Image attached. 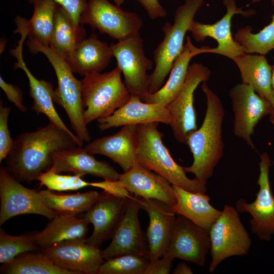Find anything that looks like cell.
Here are the masks:
<instances>
[{
  "instance_id": "6da1fadb",
  "label": "cell",
  "mask_w": 274,
  "mask_h": 274,
  "mask_svg": "<svg viewBox=\"0 0 274 274\" xmlns=\"http://www.w3.org/2000/svg\"><path fill=\"white\" fill-rule=\"evenodd\" d=\"M75 146H78L71 135L49 122L16 138L5 159L6 167L19 181L30 183L51 168L57 152Z\"/></svg>"
},
{
  "instance_id": "7a4b0ae2",
  "label": "cell",
  "mask_w": 274,
  "mask_h": 274,
  "mask_svg": "<svg viewBox=\"0 0 274 274\" xmlns=\"http://www.w3.org/2000/svg\"><path fill=\"white\" fill-rule=\"evenodd\" d=\"M201 89L206 98L205 116L201 126L188 138L187 145L192 154L193 161L184 169L206 185L223 156L222 125L225 112L220 98L206 82L202 83Z\"/></svg>"
},
{
  "instance_id": "3957f363",
  "label": "cell",
  "mask_w": 274,
  "mask_h": 274,
  "mask_svg": "<svg viewBox=\"0 0 274 274\" xmlns=\"http://www.w3.org/2000/svg\"><path fill=\"white\" fill-rule=\"evenodd\" d=\"M158 122L138 124V161L149 169L166 179L172 185L189 191L206 193L207 186L195 178L186 176L163 144V134L158 129Z\"/></svg>"
},
{
  "instance_id": "277c9868",
  "label": "cell",
  "mask_w": 274,
  "mask_h": 274,
  "mask_svg": "<svg viewBox=\"0 0 274 274\" xmlns=\"http://www.w3.org/2000/svg\"><path fill=\"white\" fill-rule=\"evenodd\" d=\"M26 44L32 53L44 54L52 65L58 83L53 100L64 109L77 137L83 143H89L90 136L83 120L81 80L74 76L65 59L50 46H45L31 38Z\"/></svg>"
},
{
  "instance_id": "5b68a950",
  "label": "cell",
  "mask_w": 274,
  "mask_h": 274,
  "mask_svg": "<svg viewBox=\"0 0 274 274\" xmlns=\"http://www.w3.org/2000/svg\"><path fill=\"white\" fill-rule=\"evenodd\" d=\"M204 1L185 0L175 12L173 23L166 22L163 25V38L153 52L155 67L149 75V93L156 92L163 86L175 60L184 49L186 33Z\"/></svg>"
},
{
  "instance_id": "8992f818",
  "label": "cell",
  "mask_w": 274,
  "mask_h": 274,
  "mask_svg": "<svg viewBox=\"0 0 274 274\" xmlns=\"http://www.w3.org/2000/svg\"><path fill=\"white\" fill-rule=\"evenodd\" d=\"M117 66L110 72L86 75L81 80L83 120L87 126L95 120L112 115L124 105L131 94Z\"/></svg>"
},
{
  "instance_id": "52a82bcc",
  "label": "cell",
  "mask_w": 274,
  "mask_h": 274,
  "mask_svg": "<svg viewBox=\"0 0 274 274\" xmlns=\"http://www.w3.org/2000/svg\"><path fill=\"white\" fill-rule=\"evenodd\" d=\"M236 209L225 204L209 230L211 261L209 270L213 273L225 259L247 255L251 239L243 224Z\"/></svg>"
},
{
  "instance_id": "ba28073f",
  "label": "cell",
  "mask_w": 274,
  "mask_h": 274,
  "mask_svg": "<svg viewBox=\"0 0 274 274\" xmlns=\"http://www.w3.org/2000/svg\"><path fill=\"white\" fill-rule=\"evenodd\" d=\"M79 22L118 41L139 33L143 26L136 13L124 11L108 0H88Z\"/></svg>"
},
{
  "instance_id": "9c48e42d",
  "label": "cell",
  "mask_w": 274,
  "mask_h": 274,
  "mask_svg": "<svg viewBox=\"0 0 274 274\" xmlns=\"http://www.w3.org/2000/svg\"><path fill=\"white\" fill-rule=\"evenodd\" d=\"M211 71L200 63L189 65L187 77L178 96L166 107L169 111L175 139L187 145L189 136L197 129L194 107V93L197 86L210 78Z\"/></svg>"
},
{
  "instance_id": "30bf717a",
  "label": "cell",
  "mask_w": 274,
  "mask_h": 274,
  "mask_svg": "<svg viewBox=\"0 0 274 274\" xmlns=\"http://www.w3.org/2000/svg\"><path fill=\"white\" fill-rule=\"evenodd\" d=\"M143 43L139 33L110 45L126 88L131 95L141 100L149 93L147 71L152 69L154 62L146 55Z\"/></svg>"
},
{
  "instance_id": "8fae6325",
  "label": "cell",
  "mask_w": 274,
  "mask_h": 274,
  "mask_svg": "<svg viewBox=\"0 0 274 274\" xmlns=\"http://www.w3.org/2000/svg\"><path fill=\"white\" fill-rule=\"evenodd\" d=\"M0 225L13 217L38 214L51 220L57 214L42 199L39 191L28 188L20 183L6 167H0Z\"/></svg>"
},
{
  "instance_id": "7c38bea8",
  "label": "cell",
  "mask_w": 274,
  "mask_h": 274,
  "mask_svg": "<svg viewBox=\"0 0 274 274\" xmlns=\"http://www.w3.org/2000/svg\"><path fill=\"white\" fill-rule=\"evenodd\" d=\"M259 175L257 182L259 190L255 200L248 203L244 198L238 199L235 208L239 213L247 212L251 216V232L261 241H269L274 235V197L269 180L271 161L267 153L260 155Z\"/></svg>"
},
{
  "instance_id": "4fadbf2b",
  "label": "cell",
  "mask_w": 274,
  "mask_h": 274,
  "mask_svg": "<svg viewBox=\"0 0 274 274\" xmlns=\"http://www.w3.org/2000/svg\"><path fill=\"white\" fill-rule=\"evenodd\" d=\"M229 94L234 115L233 133L255 149L252 135L259 121L269 115L271 104L251 86L242 82L232 87Z\"/></svg>"
},
{
  "instance_id": "5bb4252c",
  "label": "cell",
  "mask_w": 274,
  "mask_h": 274,
  "mask_svg": "<svg viewBox=\"0 0 274 274\" xmlns=\"http://www.w3.org/2000/svg\"><path fill=\"white\" fill-rule=\"evenodd\" d=\"M223 2L226 8V13L219 20L213 24H204L194 20L188 31L197 42H202L207 37L216 41L217 47L210 48L208 53L219 54L232 60L246 53L241 45L232 37L231 29L232 17L235 14L251 16L254 15L256 11L252 9L243 10V7L237 8L235 0H223Z\"/></svg>"
},
{
  "instance_id": "9a60e30c",
  "label": "cell",
  "mask_w": 274,
  "mask_h": 274,
  "mask_svg": "<svg viewBox=\"0 0 274 274\" xmlns=\"http://www.w3.org/2000/svg\"><path fill=\"white\" fill-rule=\"evenodd\" d=\"M210 248L209 231L177 214L170 245L164 255L202 266Z\"/></svg>"
},
{
  "instance_id": "2e32d148",
  "label": "cell",
  "mask_w": 274,
  "mask_h": 274,
  "mask_svg": "<svg viewBox=\"0 0 274 274\" xmlns=\"http://www.w3.org/2000/svg\"><path fill=\"white\" fill-rule=\"evenodd\" d=\"M140 209L139 197L132 195L129 198L125 213L111 238L110 244L101 250L105 260L126 254L148 258L147 237L141 229L139 219Z\"/></svg>"
},
{
  "instance_id": "e0dca14e",
  "label": "cell",
  "mask_w": 274,
  "mask_h": 274,
  "mask_svg": "<svg viewBox=\"0 0 274 274\" xmlns=\"http://www.w3.org/2000/svg\"><path fill=\"white\" fill-rule=\"evenodd\" d=\"M129 198L104 191L87 212L78 215L93 225L92 234L85 239L87 244L99 248L103 242L112 238L125 213Z\"/></svg>"
},
{
  "instance_id": "ac0fdd59",
  "label": "cell",
  "mask_w": 274,
  "mask_h": 274,
  "mask_svg": "<svg viewBox=\"0 0 274 274\" xmlns=\"http://www.w3.org/2000/svg\"><path fill=\"white\" fill-rule=\"evenodd\" d=\"M85 239L65 241L41 250L62 269L77 274H98L105 260L99 248L87 244Z\"/></svg>"
},
{
  "instance_id": "d6986e66",
  "label": "cell",
  "mask_w": 274,
  "mask_h": 274,
  "mask_svg": "<svg viewBox=\"0 0 274 274\" xmlns=\"http://www.w3.org/2000/svg\"><path fill=\"white\" fill-rule=\"evenodd\" d=\"M19 33L21 38L18 45L15 49L10 50V53L17 59L14 64V68H21L25 73L29 81V95L33 99L31 109L37 114H44L48 118L49 122L58 128L68 133L75 140L78 146L81 147L82 142L64 124L58 114L54 106L53 94L54 89L52 84L44 80L37 79L27 68L23 57V44L27 33L25 30H21Z\"/></svg>"
},
{
  "instance_id": "ffe728a7",
  "label": "cell",
  "mask_w": 274,
  "mask_h": 274,
  "mask_svg": "<svg viewBox=\"0 0 274 274\" xmlns=\"http://www.w3.org/2000/svg\"><path fill=\"white\" fill-rule=\"evenodd\" d=\"M139 197L141 209L147 212L149 224L146 237L149 261L159 258L167 251L171 241L176 216L172 207L154 199Z\"/></svg>"
},
{
  "instance_id": "44dd1931",
  "label": "cell",
  "mask_w": 274,
  "mask_h": 274,
  "mask_svg": "<svg viewBox=\"0 0 274 274\" xmlns=\"http://www.w3.org/2000/svg\"><path fill=\"white\" fill-rule=\"evenodd\" d=\"M138 124L122 126L116 133L97 138L84 149L93 154H101L118 164L124 172L130 170L138 161Z\"/></svg>"
},
{
  "instance_id": "7402d4cb",
  "label": "cell",
  "mask_w": 274,
  "mask_h": 274,
  "mask_svg": "<svg viewBox=\"0 0 274 274\" xmlns=\"http://www.w3.org/2000/svg\"><path fill=\"white\" fill-rule=\"evenodd\" d=\"M118 181L136 197L158 200L172 207L176 203L173 185L139 161L130 170L120 174Z\"/></svg>"
},
{
  "instance_id": "603a6c76",
  "label": "cell",
  "mask_w": 274,
  "mask_h": 274,
  "mask_svg": "<svg viewBox=\"0 0 274 274\" xmlns=\"http://www.w3.org/2000/svg\"><path fill=\"white\" fill-rule=\"evenodd\" d=\"M171 117L166 107L159 104H149L137 96L131 95L129 100L109 116L97 120L102 130L126 125L157 122L169 124Z\"/></svg>"
},
{
  "instance_id": "cb8c5ba5",
  "label": "cell",
  "mask_w": 274,
  "mask_h": 274,
  "mask_svg": "<svg viewBox=\"0 0 274 274\" xmlns=\"http://www.w3.org/2000/svg\"><path fill=\"white\" fill-rule=\"evenodd\" d=\"M54 172L73 173L84 176L90 175L104 180L117 181L120 174L108 162L97 160L84 148L75 146L57 152L51 168Z\"/></svg>"
},
{
  "instance_id": "d4e9b609",
  "label": "cell",
  "mask_w": 274,
  "mask_h": 274,
  "mask_svg": "<svg viewBox=\"0 0 274 274\" xmlns=\"http://www.w3.org/2000/svg\"><path fill=\"white\" fill-rule=\"evenodd\" d=\"M210 47L202 46L198 48L192 43L189 36L186 38V44L179 56L175 60L168 79L156 92L149 93L142 100L146 103L159 104L167 107L178 96L184 85L189 63L195 56L208 53Z\"/></svg>"
},
{
  "instance_id": "484cf974",
  "label": "cell",
  "mask_w": 274,
  "mask_h": 274,
  "mask_svg": "<svg viewBox=\"0 0 274 274\" xmlns=\"http://www.w3.org/2000/svg\"><path fill=\"white\" fill-rule=\"evenodd\" d=\"M113 56L110 46L92 33L82 40L65 60L73 73L84 76L100 73L109 65Z\"/></svg>"
},
{
  "instance_id": "4316f807",
  "label": "cell",
  "mask_w": 274,
  "mask_h": 274,
  "mask_svg": "<svg viewBox=\"0 0 274 274\" xmlns=\"http://www.w3.org/2000/svg\"><path fill=\"white\" fill-rule=\"evenodd\" d=\"M173 187L176 198V203L172 207L173 211L209 231L221 211L210 204L211 198L206 193L189 191L176 186Z\"/></svg>"
},
{
  "instance_id": "83f0119b",
  "label": "cell",
  "mask_w": 274,
  "mask_h": 274,
  "mask_svg": "<svg viewBox=\"0 0 274 274\" xmlns=\"http://www.w3.org/2000/svg\"><path fill=\"white\" fill-rule=\"evenodd\" d=\"M242 83L251 86L256 93L271 104L274 101V91L271 86V66L265 56L245 53L234 58Z\"/></svg>"
},
{
  "instance_id": "f1b7e54d",
  "label": "cell",
  "mask_w": 274,
  "mask_h": 274,
  "mask_svg": "<svg viewBox=\"0 0 274 274\" xmlns=\"http://www.w3.org/2000/svg\"><path fill=\"white\" fill-rule=\"evenodd\" d=\"M41 231L37 234L41 248H46L61 242L85 239L89 222L78 215L57 214Z\"/></svg>"
},
{
  "instance_id": "f546056e",
  "label": "cell",
  "mask_w": 274,
  "mask_h": 274,
  "mask_svg": "<svg viewBox=\"0 0 274 274\" xmlns=\"http://www.w3.org/2000/svg\"><path fill=\"white\" fill-rule=\"evenodd\" d=\"M85 36L83 26L76 25L65 11L58 5L49 46L66 59Z\"/></svg>"
},
{
  "instance_id": "4dcf8cb0",
  "label": "cell",
  "mask_w": 274,
  "mask_h": 274,
  "mask_svg": "<svg viewBox=\"0 0 274 274\" xmlns=\"http://www.w3.org/2000/svg\"><path fill=\"white\" fill-rule=\"evenodd\" d=\"M1 274H77L62 269L41 250L22 253L2 264Z\"/></svg>"
},
{
  "instance_id": "1f68e13d",
  "label": "cell",
  "mask_w": 274,
  "mask_h": 274,
  "mask_svg": "<svg viewBox=\"0 0 274 274\" xmlns=\"http://www.w3.org/2000/svg\"><path fill=\"white\" fill-rule=\"evenodd\" d=\"M45 204L57 214L79 215L87 212L101 193L89 191L73 194L57 193L48 189L39 191Z\"/></svg>"
},
{
  "instance_id": "d6a6232c",
  "label": "cell",
  "mask_w": 274,
  "mask_h": 274,
  "mask_svg": "<svg viewBox=\"0 0 274 274\" xmlns=\"http://www.w3.org/2000/svg\"><path fill=\"white\" fill-rule=\"evenodd\" d=\"M58 5L52 0H42L33 5L32 16L30 20L26 21L29 38L45 46H49Z\"/></svg>"
},
{
  "instance_id": "836d02e7",
  "label": "cell",
  "mask_w": 274,
  "mask_h": 274,
  "mask_svg": "<svg viewBox=\"0 0 274 274\" xmlns=\"http://www.w3.org/2000/svg\"><path fill=\"white\" fill-rule=\"evenodd\" d=\"M274 3V0H271ZM248 25L239 28L234 39L243 47L247 54L257 53L265 55L274 49V13L271 22L258 32L254 33Z\"/></svg>"
},
{
  "instance_id": "e575fe53",
  "label": "cell",
  "mask_w": 274,
  "mask_h": 274,
  "mask_svg": "<svg viewBox=\"0 0 274 274\" xmlns=\"http://www.w3.org/2000/svg\"><path fill=\"white\" fill-rule=\"evenodd\" d=\"M38 232L35 231L14 236L8 234L1 228L0 263L8 262L26 252L41 250L37 239Z\"/></svg>"
},
{
  "instance_id": "d590c367",
  "label": "cell",
  "mask_w": 274,
  "mask_h": 274,
  "mask_svg": "<svg viewBox=\"0 0 274 274\" xmlns=\"http://www.w3.org/2000/svg\"><path fill=\"white\" fill-rule=\"evenodd\" d=\"M149 262L146 257L126 254L105 260L98 274H144Z\"/></svg>"
},
{
  "instance_id": "8d00e7d4",
  "label": "cell",
  "mask_w": 274,
  "mask_h": 274,
  "mask_svg": "<svg viewBox=\"0 0 274 274\" xmlns=\"http://www.w3.org/2000/svg\"><path fill=\"white\" fill-rule=\"evenodd\" d=\"M83 177L80 175H61L50 169L42 173L37 180L40 182L41 186H45L52 191H74L90 186V182L85 181Z\"/></svg>"
},
{
  "instance_id": "74e56055",
  "label": "cell",
  "mask_w": 274,
  "mask_h": 274,
  "mask_svg": "<svg viewBox=\"0 0 274 274\" xmlns=\"http://www.w3.org/2000/svg\"><path fill=\"white\" fill-rule=\"evenodd\" d=\"M11 108L4 107L0 101V163L5 159L11 151L14 141L8 127V118Z\"/></svg>"
},
{
  "instance_id": "f35d334b",
  "label": "cell",
  "mask_w": 274,
  "mask_h": 274,
  "mask_svg": "<svg viewBox=\"0 0 274 274\" xmlns=\"http://www.w3.org/2000/svg\"><path fill=\"white\" fill-rule=\"evenodd\" d=\"M29 4L34 5L42 0H26ZM67 13L73 23L77 26L80 25V18L85 10L88 0H52Z\"/></svg>"
},
{
  "instance_id": "ab89813d",
  "label": "cell",
  "mask_w": 274,
  "mask_h": 274,
  "mask_svg": "<svg viewBox=\"0 0 274 274\" xmlns=\"http://www.w3.org/2000/svg\"><path fill=\"white\" fill-rule=\"evenodd\" d=\"M0 87L5 93L8 99L13 102L22 112H25L27 108L23 104V92L17 86L8 83L0 76Z\"/></svg>"
},
{
  "instance_id": "60d3db41",
  "label": "cell",
  "mask_w": 274,
  "mask_h": 274,
  "mask_svg": "<svg viewBox=\"0 0 274 274\" xmlns=\"http://www.w3.org/2000/svg\"><path fill=\"white\" fill-rule=\"evenodd\" d=\"M90 186L100 188L109 194L122 198H129L132 195L118 180H104L100 182H90Z\"/></svg>"
},
{
  "instance_id": "b9f144b4",
  "label": "cell",
  "mask_w": 274,
  "mask_h": 274,
  "mask_svg": "<svg viewBox=\"0 0 274 274\" xmlns=\"http://www.w3.org/2000/svg\"><path fill=\"white\" fill-rule=\"evenodd\" d=\"M174 258L164 255L162 257L149 261L144 274H168Z\"/></svg>"
},
{
  "instance_id": "7bdbcfd3",
  "label": "cell",
  "mask_w": 274,
  "mask_h": 274,
  "mask_svg": "<svg viewBox=\"0 0 274 274\" xmlns=\"http://www.w3.org/2000/svg\"><path fill=\"white\" fill-rule=\"evenodd\" d=\"M143 7L152 20L162 18L167 15L159 0H135Z\"/></svg>"
},
{
  "instance_id": "ee69618b",
  "label": "cell",
  "mask_w": 274,
  "mask_h": 274,
  "mask_svg": "<svg viewBox=\"0 0 274 274\" xmlns=\"http://www.w3.org/2000/svg\"><path fill=\"white\" fill-rule=\"evenodd\" d=\"M173 274H192L191 267L185 262H180L173 271Z\"/></svg>"
},
{
  "instance_id": "f6af8a7d",
  "label": "cell",
  "mask_w": 274,
  "mask_h": 274,
  "mask_svg": "<svg viewBox=\"0 0 274 274\" xmlns=\"http://www.w3.org/2000/svg\"><path fill=\"white\" fill-rule=\"evenodd\" d=\"M269 116V121L274 126V101L272 104H271L270 111Z\"/></svg>"
},
{
  "instance_id": "bcb514c9",
  "label": "cell",
  "mask_w": 274,
  "mask_h": 274,
  "mask_svg": "<svg viewBox=\"0 0 274 274\" xmlns=\"http://www.w3.org/2000/svg\"><path fill=\"white\" fill-rule=\"evenodd\" d=\"M271 86L274 91V56H273V63L271 66Z\"/></svg>"
},
{
  "instance_id": "7dc6e473",
  "label": "cell",
  "mask_w": 274,
  "mask_h": 274,
  "mask_svg": "<svg viewBox=\"0 0 274 274\" xmlns=\"http://www.w3.org/2000/svg\"><path fill=\"white\" fill-rule=\"evenodd\" d=\"M113 1L115 2V5L120 6L124 3L125 0H113Z\"/></svg>"
},
{
  "instance_id": "c3c4849f",
  "label": "cell",
  "mask_w": 274,
  "mask_h": 274,
  "mask_svg": "<svg viewBox=\"0 0 274 274\" xmlns=\"http://www.w3.org/2000/svg\"><path fill=\"white\" fill-rule=\"evenodd\" d=\"M261 0H252L251 3H254L258 2H260Z\"/></svg>"
},
{
  "instance_id": "681fc988",
  "label": "cell",
  "mask_w": 274,
  "mask_h": 274,
  "mask_svg": "<svg viewBox=\"0 0 274 274\" xmlns=\"http://www.w3.org/2000/svg\"><path fill=\"white\" fill-rule=\"evenodd\" d=\"M273 164H274V162H273Z\"/></svg>"
}]
</instances>
